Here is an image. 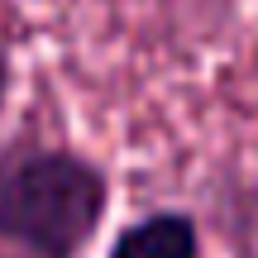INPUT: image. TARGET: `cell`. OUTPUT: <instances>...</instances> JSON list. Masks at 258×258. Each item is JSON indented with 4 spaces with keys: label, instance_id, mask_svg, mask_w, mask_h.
Instances as JSON below:
<instances>
[{
    "label": "cell",
    "instance_id": "cell-1",
    "mask_svg": "<svg viewBox=\"0 0 258 258\" xmlns=\"http://www.w3.org/2000/svg\"><path fill=\"white\" fill-rule=\"evenodd\" d=\"M110 211V177L72 148H24L0 163V239L38 258H77Z\"/></svg>",
    "mask_w": 258,
    "mask_h": 258
},
{
    "label": "cell",
    "instance_id": "cell-2",
    "mask_svg": "<svg viewBox=\"0 0 258 258\" xmlns=\"http://www.w3.org/2000/svg\"><path fill=\"white\" fill-rule=\"evenodd\" d=\"M110 258H201V230L186 211H148L124 225L110 244Z\"/></svg>",
    "mask_w": 258,
    "mask_h": 258
},
{
    "label": "cell",
    "instance_id": "cell-3",
    "mask_svg": "<svg viewBox=\"0 0 258 258\" xmlns=\"http://www.w3.org/2000/svg\"><path fill=\"white\" fill-rule=\"evenodd\" d=\"M5 96H10V62H5V53H0V110H5Z\"/></svg>",
    "mask_w": 258,
    "mask_h": 258
}]
</instances>
